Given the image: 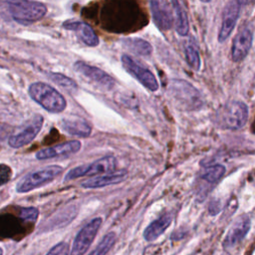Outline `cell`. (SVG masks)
<instances>
[{
  "instance_id": "obj_4",
  "label": "cell",
  "mask_w": 255,
  "mask_h": 255,
  "mask_svg": "<svg viewBox=\"0 0 255 255\" xmlns=\"http://www.w3.org/2000/svg\"><path fill=\"white\" fill-rule=\"evenodd\" d=\"M8 12L19 23H33L42 19L47 13V7L38 1H8Z\"/></svg>"
},
{
  "instance_id": "obj_20",
  "label": "cell",
  "mask_w": 255,
  "mask_h": 255,
  "mask_svg": "<svg viewBox=\"0 0 255 255\" xmlns=\"http://www.w3.org/2000/svg\"><path fill=\"white\" fill-rule=\"evenodd\" d=\"M171 4L173 9V25L175 31L180 36H186L189 32V23L186 10L183 7V3L172 0Z\"/></svg>"
},
{
  "instance_id": "obj_32",
  "label": "cell",
  "mask_w": 255,
  "mask_h": 255,
  "mask_svg": "<svg viewBox=\"0 0 255 255\" xmlns=\"http://www.w3.org/2000/svg\"><path fill=\"white\" fill-rule=\"evenodd\" d=\"M0 255H3V250L1 247H0Z\"/></svg>"
},
{
  "instance_id": "obj_13",
  "label": "cell",
  "mask_w": 255,
  "mask_h": 255,
  "mask_svg": "<svg viewBox=\"0 0 255 255\" xmlns=\"http://www.w3.org/2000/svg\"><path fill=\"white\" fill-rule=\"evenodd\" d=\"M251 227V219L247 214L239 216L231 225L223 240L222 246L225 249H232L238 245L247 235Z\"/></svg>"
},
{
  "instance_id": "obj_26",
  "label": "cell",
  "mask_w": 255,
  "mask_h": 255,
  "mask_svg": "<svg viewBox=\"0 0 255 255\" xmlns=\"http://www.w3.org/2000/svg\"><path fill=\"white\" fill-rule=\"evenodd\" d=\"M185 59L188 66L195 72H198L200 70L199 53L193 45H187L185 47Z\"/></svg>"
},
{
  "instance_id": "obj_22",
  "label": "cell",
  "mask_w": 255,
  "mask_h": 255,
  "mask_svg": "<svg viewBox=\"0 0 255 255\" xmlns=\"http://www.w3.org/2000/svg\"><path fill=\"white\" fill-rule=\"evenodd\" d=\"M225 170L226 169L224 165L216 163L205 167L200 173V177L209 183H216L218 180L222 178V176L225 173Z\"/></svg>"
},
{
  "instance_id": "obj_5",
  "label": "cell",
  "mask_w": 255,
  "mask_h": 255,
  "mask_svg": "<svg viewBox=\"0 0 255 255\" xmlns=\"http://www.w3.org/2000/svg\"><path fill=\"white\" fill-rule=\"evenodd\" d=\"M117 164L118 163L115 156L107 155L91 163L80 165L70 169L66 173L64 180L69 181V180H73V179H76L82 176H87V175H99V174L111 173L116 171Z\"/></svg>"
},
{
  "instance_id": "obj_12",
  "label": "cell",
  "mask_w": 255,
  "mask_h": 255,
  "mask_svg": "<svg viewBox=\"0 0 255 255\" xmlns=\"http://www.w3.org/2000/svg\"><path fill=\"white\" fill-rule=\"evenodd\" d=\"M153 22L160 30H169L173 26V9L171 1L152 0L149 2Z\"/></svg>"
},
{
  "instance_id": "obj_2",
  "label": "cell",
  "mask_w": 255,
  "mask_h": 255,
  "mask_svg": "<svg viewBox=\"0 0 255 255\" xmlns=\"http://www.w3.org/2000/svg\"><path fill=\"white\" fill-rule=\"evenodd\" d=\"M28 93L33 101L50 113H61L67 107L66 99L52 86L36 82L30 85Z\"/></svg>"
},
{
  "instance_id": "obj_9",
  "label": "cell",
  "mask_w": 255,
  "mask_h": 255,
  "mask_svg": "<svg viewBox=\"0 0 255 255\" xmlns=\"http://www.w3.org/2000/svg\"><path fill=\"white\" fill-rule=\"evenodd\" d=\"M74 69L84 78L88 79L89 81L104 90L110 91L114 88L116 84L115 80L108 73L98 67L87 64L84 61H77L74 64Z\"/></svg>"
},
{
  "instance_id": "obj_19",
  "label": "cell",
  "mask_w": 255,
  "mask_h": 255,
  "mask_svg": "<svg viewBox=\"0 0 255 255\" xmlns=\"http://www.w3.org/2000/svg\"><path fill=\"white\" fill-rule=\"evenodd\" d=\"M172 215L169 213H165L159 218L152 221L143 231V238L145 241L151 242L157 239L171 224Z\"/></svg>"
},
{
  "instance_id": "obj_25",
  "label": "cell",
  "mask_w": 255,
  "mask_h": 255,
  "mask_svg": "<svg viewBox=\"0 0 255 255\" xmlns=\"http://www.w3.org/2000/svg\"><path fill=\"white\" fill-rule=\"evenodd\" d=\"M18 226L16 219L8 214L0 215V235L8 236L14 233Z\"/></svg>"
},
{
  "instance_id": "obj_6",
  "label": "cell",
  "mask_w": 255,
  "mask_h": 255,
  "mask_svg": "<svg viewBox=\"0 0 255 255\" xmlns=\"http://www.w3.org/2000/svg\"><path fill=\"white\" fill-rule=\"evenodd\" d=\"M62 171L63 167L60 165H49L42 169L33 171L18 181L16 190L22 193L31 191L52 181L55 177L62 173Z\"/></svg>"
},
{
  "instance_id": "obj_3",
  "label": "cell",
  "mask_w": 255,
  "mask_h": 255,
  "mask_svg": "<svg viewBox=\"0 0 255 255\" xmlns=\"http://www.w3.org/2000/svg\"><path fill=\"white\" fill-rule=\"evenodd\" d=\"M169 92L174 101L184 110H199L203 105V100L199 91L185 80H172Z\"/></svg>"
},
{
  "instance_id": "obj_17",
  "label": "cell",
  "mask_w": 255,
  "mask_h": 255,
  "mask_svg": "<svg viewBox=\"0 0 255 255\" xmlns=\"http://www.w3.org/2000/svg\"><path fill=\"white\" fill-rule=\"evenodd\" d=\"M128 176V171L126 169L116 170L111 173H107L100 176H95L84 180L81 186L84 188H101L112 184H118L124 181Z\"/></svg>"
},
{
  "instance_id": "obj_23",
  "label": "cell",
  "mask_w": 255,
  "mask_h": 255,
  "mask_svg": "<svg viewBox=\"0 0 255 255\" xmlns=\"http://www.w3.org/2000/svg\"><path fill=\"white\" fill-rule=\"evenodd\" d=\"M49 78L52 82H54L57 86L61 87L62 89L66 90L69 93H76L78 92V84L71 78L67 77L61 73H50Z\"/></svg>"
},
{
  "instance_id": "obj_24",
  "label": "cell",
  "mask_w": 255,
  "mask_h": 255,
  "mask_svg": "<svg viewBox=\"0 0 255 255\" xmlns=\"http://www.w3.org/2000/svg\"><path fill=\"white\" fill-rule=\"evenodd\" d=\"M117 240V235L115 232H109L105 237L100 241L97 247L88 255H106L110 249L114 246Z\"/></svg>"
},
{
  "instance_id": "obj_1",
  "label": "cell",
  "mask_w": 255,
  "mask_h": 255,
  "mask_svg": "<svg viewBox=\"0 0 255 255\" xmlns=\"http://www.w3.org/2000/svg\"><path fill=\"white\" fill-rule=\"evenodd\" d=\"M248 121V107L241 101H231L220 107L215 113L216 125L224 129L236 130Z\"/></svg>"
},
{
  "instance_id": "obj_29",
  "label": "cell",
  "mask_w": 255,
  "mask_h": 255,
  "mask_svg": "<svg viewBox=\"0 0 255 255\" xmlns=\"http://www.w3.org/2000/svg\"><path fill=\"white\" fill-rule=\"evenodd\" d=\"M69 245L66 242H60L53 246L46 255H68Z\"/></svg>"
},
{
  "instance_id": "obj_11",
  "label": "cell",
  "mask_w": 255,
  "mask_h": 255,
  "mask_svg": "<svg viewBox=\"0 0 255 255\" xmlns=\"http://www.w3.org/2000/svg\"><path fill=\"white\" fill-rule=\"evenodd\" d=\"M244 2L238 1V0H233L229 1L223 10L222 14V23L221 27L218 33V41L219 43L225 42L229 36L231 35L232 31L234 30L237 20L240 15L241 11V6Z\"/></svg>"
},
{
  "instance_id": "obj_16",
  "label": "cell",
  "mask_w": 255,
  "mask_h": 255,
  "mask_svg": "<svg viewBox=\"0 0 255 255\" xmlns=\"http://www.w3.org/2000/svg\"><path fill=\"white\" fill-rule=\"evenodd\" d=\"M63 27L67 30L75 32L78 38L87 46L97 47L100 44L98 35L95 33L93 28L85 22H82V21L66 22L63 24Z\"/></svg>"
},
{
  "instance_id": "obj_8",
  "label": "cell",
  "mask_w": 255,
  "mask_h": 255,
  "mask_svg": "<svg viewBox=\"0 0 255 255\" xmlns=\"http://www.w3.org/2000/svg\"><path fill=\"white\" fill-rule=\"evenodd\" d=\"M101 225V217L94 218L88 224H86L75 237L70 255H84L93 243Z\"/></svg>"
},
{
  "instance_id": "obj_27",
  "label": "cell",
  "mask_w": 255,
  "mask_h": 255,
  "mask_svg": "<svg viewBox=\"0 0 255 255\" xmlns=\"http://www.w3.org/2000/svg\"><path fill=\"white\" fill-rule=\"evenodd\" d=\"M116 101L122 105L125 106L127 108H134L137 104L136 102V98L133 95H128V94H122V93H118L115 97Z\"/></svg>"
},
{
  "instance_id": "obj_18",
  "label": "cell",
  "mask_w": 255,
  "mask_h": 255,
  "mask_svg": "<svg viewBox=\"0 0 255 255\" xmlns=\"http://www.w3.org/2000/svg\"><path fill=\"white\" fill-rule=\"evenodd\" d=\"M61 128L67 133L80 137H87L92 132L91 125L81 118H67L61 121Z\"/></svg>"
},
{
  "instance_id": "obj_30",
  "label": "cell",
  "mask_w": 255,
  "mask_h": 255,
  "mask_svg": "<svg viewBox=\"0 0 255 255\" xmlns=\"http://www.w3.org/2000/svg\"><path fill=\"white\" fill-rule=\"evenodd\" d=\"M12 175V170L9 165L0 163V186L7 183Z\"/></svg>"
},
{
  "instance_id": "obj_14",
  "label": "cell",
  "mask_w": 255,
  "mask_h": 255,
  "mask_svg": "<svg viewBox=\"0 0 255 255\" xmlns=\"http://www.w3.org/2000/svg\"><path fill=\"white\" fill-rule=\"evenodd\" d=\"M253 42V32L248 25L243 26L233 39L231 47V59L238 63L243 61L249 53Z\"/></svg>"
},
{
  "instance_id": "obj_15",
  "label": "cell",
  "mask_w": 255,
  "mask_h": 255,
  "mask_svg": "<svg viewBox=\"0 0 255 255\" xmlns=\"http://www.w3.org/2000/svg\"><path fill=\"white\" fill-rule=\"evenodd\" d=\"M82 143L80 140L73 139L66 142H62L56 145H52L43 149H40L36 153V158L39 160L50 159L54 157L68 156L78 152L81 149Z\"/></svg>"
},
{
  "instance_id": "obj_10",
  "label": "cell",
  "mask_w": 255,
  "mask_h": 255,
  "mask_svg": "<svg viewBox=\"0 0 255 255\" xmlns=\"http://www.w3.org/2000/svg\"><path fill=\"white\" fill-rule=\"evenodd\" d=\"M44 119L41 115L34 116L18 132L11 134L8 138V144L13 148H19L30 143L40 132L43 127Z\"/></svg>"
},
{
  "instance_id": "obj_7",
  "label": "cell",
  "mask_w": 255,
  "mask_h": 255,
  "mask_svg": "<svg viewBox=\"0 0 255 255\" xmlns=\"http://www.w3.org/2000/svg\"><path fill=\"white\" fill-rule=\"evenodd\" d=\"M122 65L124 69L133 78H135L144 88L151 92L158 90V83L150 70L139 65L133 58L124 54L122 56Z\"/></svg>"
},
{
  "instance_id": "obj_28",
  "label": "cell",
  "mask_w": 255,
  "mask_h": 255,
  "mask_svg": "<svg viewBox=\"0 0 255 255\" xmlns=\"http://www.w3.org/2000/svg\"><path fill=\"white\" fill-rule=\"evenodd\" d=\"M39 216V210L36 207H24L20 209V218L29 221L35 222Z\"/></svg>"
},
{
  "instance_id": "obj_21",
  "label": "cell",
  "mask_w": 255,
  "mask_h": 255,
  "mask_svg": "<svg viewBox=\"0 0 255 255\" xmlns=\"http://www.w3.org/2000/svg\"><path fill=\"white\" fill-rule=\"evenodd\" d=\"M123 44L129 51L139 56H149L152 52L151 45L141 38H128L123 41Z\"/></svg>"
},
{
  "instance_id": "obj_31",
  "label": "cell",
  "mask_w": 255,
  "mask_h": 255,
  "mask_svg": "<svg viewBox=\"0 0 255 255\" xmlns=\"http://www.w3.org/2000/svg\"><path fill=\"white\" fill-rule=\"evenodd\" d=\"M10 132H11L10 127L4 124H0V142L4 140L8 135H10Z\"/></svg>"
}]
</instances>
